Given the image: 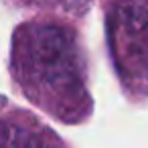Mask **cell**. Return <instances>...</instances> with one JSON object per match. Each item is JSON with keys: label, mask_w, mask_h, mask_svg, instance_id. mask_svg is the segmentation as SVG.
<instances>
[{"label": "cell", "mask_w": 148, "mask_h": 148, "mask_svg": "<svg viewBox=\"0 0 148 148\" xmlns=\"http://www.w3.org/2000/svg\"><path fill=\"white\" fill-rule=\"evenodd\" d=\"M33 2H41L43 6H59V8L77 12L89 2V0H33Z\"/></svg>", "instance_id": "cell-4"}, {"label": "cell", "mask_w": 148, "mask_h": 148, "mask_svg": "<svg viewBox=\"0 0 148 148\" xmlns=\"http://www.w3.org/2000/svg\"><path fill=\"white\" fill-rule=\"evenodd\" d=\"M12 67L23 91L59 120L89 110L83 59L71 29L53 23L23 25L14 33Z\"/></svg>", "instance_id": "cell-1"}, {"label": "cell", "mask_w": 148, "mask_h": 148, "mask_svg": "<svg viewBox=\"0 0 148 148\" xmlns=\"http://www.w3.org/2000/svg\"><path fill=\"white\" fill-rule=\"evenodd\" d=\"M0 148H57V142L35 122L0 118Z\"/></svg>", "instance_id": "cell-3"}, {"label": "cell", "mask_w": 148, "mask_h": 148, "mask_svg": "<svg viewBox=\"0 0 148 148\" xmlns=\"http://www.w3.org/2000/svg\"><path fill=\"white\" fill-rule=\"evenodd\" d=\"M110 43L116 65L132 83L148 79V0H118L112 6Z\"/></svg>", "instance_id": "cell-2"}]
</instances>
